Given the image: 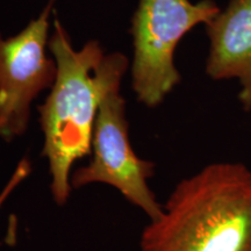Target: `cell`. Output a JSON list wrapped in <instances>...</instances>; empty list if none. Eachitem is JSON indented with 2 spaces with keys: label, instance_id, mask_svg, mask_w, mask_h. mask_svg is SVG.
Wrapping results in <instances>:
<instances>
[{
  "label": "cell",
  "instance_id": "cell-1",
  "mask_svg": "<svg viewBox=\"0 0 251 251\" xmlns=\"http://www.w3.org/2000/svg\"><path fill=\"white\" fill-rule=\"evenodd\" d=\"M48 49L57 64V76L46 101L39 106L45 140L42 155L49 164L51 196L58 206H64L72 191V166L92 152L102 97L111 87L121 85L129 62L121 52L106 55L98 41H89L76 50L58 19Z\"/></svg>",
  "mask_w": 251,
  "mask_h": 251
},
{
  "label": "cell",
  "instance_id": "cell-2",
  "mask_svg": "<svg viewBox=\"0 0 251 251\" xmlns=\"http://www.w3.org/2000/svg\"><path fill=\"white\" fill-rule=\"evenodd\" d=\"M140 251H251V169L206 165L176 185Z\"/></svg>",
  "mask_w": 251,
  "mask_h": 251
},
{
  "label": "cell",
  "instance_id": "cell-3",
  "mask_svg": "<svg viewBox=\"0 0 251 251\" xmlns=\"http://www.w3.org/2000/svg\"><path fill=\"white\" fill-rule=\"evenodd\" d=\"M221 9L213 0H140L131 21L134 56L131 86L137 100L156 107L180 83L175 64L179 41L200 24L207 25Z\"/></svg>",
  "mask_w": 251,
  "mask_h": 251
},
{
  "label": "cell",
  "instance_id": "cell-4",
  "mask_svg": "<svg viewBox=\"0 0 251 251\" xmlns=\"http://www.w3.org/2000/svg\"><path fill=\"white\" fill-rule=\"evenodd\" d=\"M120 87H111L102 97L94 126L92 158L89 164L72 172L71 186L80 188L94 183L107 184L146 213L149 220H155L163 208L149 187L155 164L140 158L131 147L126 100Z\"/></svg>",
  "mask_w": 251,
  "mask_h": 251
},
{
  "label": "cell",
  "instance_id": "cell-5",
  "mask_svg": "<svg viewBox=\"0 0 251 251\" xmlns=\"http://www.w3.org/2000/svg\"><path fill=\"white\" fill-rule=\"evenodd\" d=\"M54 4L49 0L17 35L0 34V137L6 142L26 133L31 102L56 80L57 64L47 54Z\"/></svg>",
  "mask_w": 251,
  "mask_h": 251
},
{
  "label": "cell",
  "instance_id": "cell-6",
  "mask_svg": "<svg viewBox=\"0 0 251 251\" xmlns=\"http://www.w3.org/2000/svg\"><path fill=\"white\" fill-rule=\"evenodd\" d=\"M207 27L209 54L206 74L212 79L235 78L238 100L251 111V0H230Z\"/></svg>",
  "mask_w": 251,
  "mask_h": 251
},
{
  "label": "cell",
  "instance_id": "cell-7",
  "mask_svg": "<svg viewBox=\"0 0 251 251\" xmlns=\"http://www.w3.org/2000/svg\"><path fill=\"white\" fill-rule=\"evenodd\" d=\"M31 171V164L28 158H23L20 162L18 163L17 168L13 174H12L11 178H9L7 183L4 186V188L0 192V208L2 205L6 202V200L8 199V197L11 196L12 192L20 185L26 178L29 176Z\"/></svg>",
  "mask_w": 251,
  "mask_h": 251
}]
</instances>
